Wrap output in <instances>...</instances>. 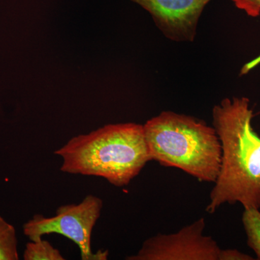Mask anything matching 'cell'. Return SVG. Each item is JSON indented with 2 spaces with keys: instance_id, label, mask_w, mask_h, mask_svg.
<instances>
[{
  "instance_id": "cell-6",
  "label": "cell",
  "mask_w": 260,
  "mask_h": 260,
  "mask_svg": "<svg viewBox=\"0 0 260 260\" xmlns=\"http://www.w3.org/2000/svg\"><path fill=\"white\" fill-rule=\"evenodd\" d=\"M147 10L162 34L176 42H192L200 16L211 0H131Z\"/></svg>"
},
{
  "instance_id": "cell-1",
  "label": "cell",
  "mask_w": 260,
  "mask_h": 260,
  "mask_svg": "<svg viewBox=\"0 0 260 260\" xmlns=\"http://www.w3.org/2000/svg\"><path fill=\"white\" fill-rule=\"evenodd\" d=\"M254 116L246 97L225 98L213 108L221 164L207 213H215L225 203L260 209V137L252 126Z\"/></svg>"
},
{
  "instance_id": "cell-9",
  "label": "cell",
  "mask_w": 260,
  "mask_h": 260,
  "mask_svg": "<svg viewBox=\"0 0 260 260\" xmlns=\"http://www.w3.org/2000/svg\"><path fill=\"white\" fill-rule=\"evenodd\" d=\"M25 260H64L59 249L54 247L50 242L43 240L30 241L25 246L23 253Z\"/></svg>"
},
{
  "instance_id": "cell-11",
  "label": "cell",
  "mask_w": 260,
  "mask_h": 260,
  "mask_svg": "<svg viewBox=\"0 0 260 260\" xmlns=\"http://www.w3.org/2000/svg\"><path fill=\"white\" fill-rule=\"evenodd\" d=\"M248 254H244L237 249H221L219 255V260H253Z\"/></svg>"
},
{
  "instance_id": "cell-3",
  "label": "cell",
  "mask_w": 260,
  "mask_h": 260,
  "mask_svg": "<svg viewBox=\"0 0 260 260\" xmlns=\"http://www.w3.org/2000/svg\"><path fill=\"white\" fill-rule=\"evenodd\" d=\"M151 160L174 167L201 182L215 183L221 144L213 126L186 114L166 111L143 125Z\"/></svg>"
},
{
  "instance_id": "cell-8",
  "label": "cell",
  "mask_w": 260,
  "mask_h": 260,
  "mask_svg": "<svg viewBox=\"0 0 260 260\" xmlns=\"http://www.w3.org/2000/svg\"><path fill=\"white\" fill-rule=\"evenodd\" d=\"M19 259L15 227L0 216V260Z\"/></svg>"
},
{
  "instance_id": "cell-4",
  "label": "cell",
  "mask_w": 260,
  "mask_h": 260,
  "mask_svg": "<svg viewBox=\"0 0 260 260\" xmlns=\"http://www.w3.org/2000/svg\"><path fill=\"white\" fill-rule=\"evenodd\" d=\"M103 200L88 194L78 204L61 205L52 217L34 215L23 225V233L30 241L42 239L45 234H57L77 244L82 260L107 259L109 251L94 253L91 249L93 228L100 218Z\"/></svg>"
},
{
  "instance_id": "cell-2",
  "label": "cell",
  "mask_w": 260,
  "mask_h": 260,
  "mask_svg": "<svg viewBox=\"0 0 260 260\" xmlns=\"http://www.w3.org/2000/svg\"><path fill=\"white\" fill-rule=\"evenodd\" d=\"M54 154L62 160L61 172L104 178L118 187L128 185L151 160L143 125L135 123L73 137Z\"/></svg>"
},
{
  "instance_id": "cell-5",
  "label": "cell",
  "mask_w": 260,
  "mask_h": 260,
  "mask_svg": "<svg viewBox=\"0 0 260 260\" xmlns=\"http://www.w3.org/2000/svg\"><path fill=\"white\" fill-rule=\"evenodd\" d=\"M205 219L183 227L174 234H158L144 241L141 248L126 260H219L216 241L205 236Z\"/></svg>"
},
{
  "instance_id": "cell-7",
  "label": "cell",
  "mask_w": 260,
  "mask_h": 260,
  "mask_svg": "<svg viewBox=\"0 0 260 260\" xmlns=\"http://www.w3.org/2000/svg\"><path fill=\"white\" fill-rule=\"evenodd\" d=\"M242 223L247 238V245L260 260V210L257 208H244Z\"/></svg>"
},
{
  "instance_id": "cell-10",
  "label": "cell",
  "mask_w": 260,
  "mask_h": 260,
  "mask_svg": "<svg viewBox=\"0 0 260 260\" xmlns=\"http://www.w3.org/2000/svg\"><path fill=\"white\" fill-rule=\"evenodd\" d=\"M239 9L244 12L252 18H256L260 15V0H232ZM260 64V54L252 60L244 64L241 70V75L247 74L251 70Z\"/></svg>"
}]
</instances>
